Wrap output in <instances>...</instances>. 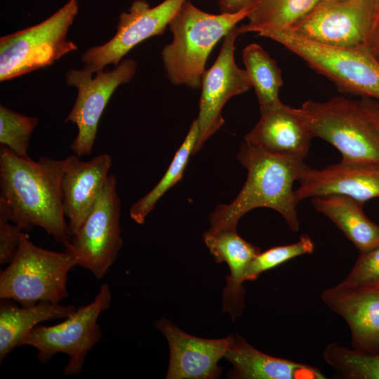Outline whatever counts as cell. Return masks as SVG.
<instances>
[{"mask_svg": "<svg viewBox=\"0 0 379 379\" xmlns=\"http://www.w3.org/2000/svg\"><path fill=\"white\" fill-rule=\"evenodd\" d=\"M321 299L347 324L353 349L379 352V285L354 286L341 281L324 290Z\"/></svg>", "mask_w": 379, "mask_h": 379, "instance_id": "15", "label": "cell"}, {"mask_svg": "<svg viewBox=\"0 0 379 379\" xmlns=\"http://www.w3.org/2000/svg\"><path fill=\"white\" fill-rule=\"evenodd\" d=\"M260 119L244 142L265 151L304 159L313 138L296 108L282 102L260 109Z\"/></svg>", "mask_w": 379, "mask_h": 379, "instance_id": "18", "label": "cell"}, {"mask_svg": "<svg viewBox=\"0 0 379 379\" xmlns=\"http://www.w3.org/2000/svg\"><path fill=\"white\" fill-rule=\"evenodd\" d=\"M379 18V0H321L290 32L340 48H367Z\"/></svg>", "mask_w": 379, "mask_h": 379, "instance_id": "10", "label": "cell"}, {"mask_svg": "<svg viewBox=\"0 0 379 379\" xmlns=\"http://www.w3.org/2000/svg\"><path fill=\"white\" fill-rule=\"evenodd\" d=\"M324 1H347V0H324Z\"/></svg>", "mask_w": 379, "mask_h": 379, "instance_id": "34", "label": "cell"}, {"mask_svg": "<svg viewBox=\"0 0 379 379\" xmlns=\"http://www.w3.org/2000/svg\"><path fill=\"white\" fill-rule=\"evenodd\" d=\"M4 300L0 304V362L10 352L20 346L24 338L40 323L65 319L77 308L60 302L41 301L30 305H21Z\"/></svg>", "mask_w": 379, "mask_h": 379, "instance_id": "21", "label": "cell"}, {"mask_svg": "<svg viewBox=\"0 0 379 379\" xmlns=\"http://www.w3.org/2000/svg\"><path fill=\"white\" fill-rule=\"evenodd\" d=\"M79 11L69 0L48 18L0 39V81H5L52 65L77 46L66 39Z\"/></svg>", "mask_w": 379, "mask_h": 379, "instance_id": "7", "label": "cell"}, {"mask_svg": "<svg viewBox=\"0 0 379 379\" xmlns=\"http://www.w3.org/2000/svg\"><path fill=\"white\" fill-rule=\"evenodd\" d=\"M39 123L36 117L18 113L1 105L0 144L17 156L29 159L28 149L34 129Z\"/></svg>", "mask_w": 379, "mask_h": 379, "instance_id": "27", "label": "cell"}, {"mask_svg": "<svg viewBox=\"0 0 379 379\" xmlns=\"http://www.w3.org/2000/svg\"><path fill=\"white\" fill-rule=\"evenodd\" d=\"M198 135V123L195 119L161 179L151 191L131 206L130 216L135 222L143 224L159 199L182 179L190 157L194 154Z\"/></svg>", "mask_w": 379, "mask_h": 379, "instance_id": "25", "label": "cell"}, {"mask_svg": "<svg viewBox=\"0 0 379 379\" xmlns=\"http://www.w3.org/2000/svg\"><path fill=\"white\" fill-rule=\"evenodd\" d=\"M295 190L298 201L309 197L342 194L361 203L379 197V164L340 161L323 168L308 166Z\"/></svg>", "mask_w": 379, "mask_h": 379, "instance_id": "16", "label": "cell"}, {"mask_svg": "<svg viewBox=\"0 0 379 379\" xmlns=\"http://www.w3.org/2000/svg\"><path fill=\"white\" fill-rule=\"evenodd\" d=\"M241 34L237 25L230 30L223 37L214 63L202 76L197 119L199 135L194 153L223 125L222 109L227 101L253 88L248 72L240 68L234 58L235 41Z\"/></svg>", "mask_w": 379, "mask_h": 379, "instance_id": "12", "label": "cell"}, {"mask_svg": "<svg viewBox=\"0 0 379 379\" xmlns=\"http://www.w3.org/2000/svg\"><path fill=\"white\" fill-rule=\"evenodd\" d=\"M360 101L364 110L379 131V101L368 98H362Z\"/></svg>", "mask_w": 379, "mask_h": 379, "instance_id": "32", "label": "cell"}, {"mask_svg": "<svg viewBox=\"0 0 379 379\" xmlns=\"http://www.w3.org/2000/svg\"><path fill=\"white\" fill-rule=\"evenodd\" d=\"M321 0H254L242 34L288 31L309 14Z\"/></svg>", "mask_w": 379, "mask_h": 379, "instance_id": "23", "label": "cell"}, {"mask_svg": "<svg viewBox=\"0 0 379 379\" xmlns=\"http://www.w3.org/2000/svg\"><path fill=\"white\" fill-rule=\"evenodd\" d=\"M254 0H217L220 13H234L250 8Z\"/></svg>", "mask_w": 379, "mask_h": 379, "instance_id": "31", "label": "cell"}, {"mask_svg": "<svg viewBox=\"0 0 379 379\" xmlns=\"http://www.w3.org/2000/svg\"><path fill=\"white\" fill-rule=\"evenodd\" d=\"M312 204L343 232L360 253L379 245V225L364 213V203L334 194L314 197Z\"/></svg>", "mask_w": 379, "mask_h": 379, "instance_id": "22", "label": "cell"}, {"mask_svg": "<svg viewBox=\"0 0 379 379\" xmlns=\"http://www.w3.org/2000/svg\"><path fill=\"white\" fill-rule=\"evenodd\" d=\"M22 230L9 221H0V264H9L15 255Z\"/></svg>", "mask_w": 379, "mask_h": 379, "instance_id": "30", "label": "cell"}, {"mask_svg": "<svg viewBox=\"0 0 379 379\" xmlns=\"http://www.w3.org/2000/svg\"><path fill=\"white\" fill-rule=\"evenodd\" d=\"M225 358L232 364L230 378L324 379L315 367L263 353L239 335L234 336Z\"/></svg>", "mask_w": 379, "mask_h": 379, "instance_id": "20", "label": "cell"}, {"mask_svg": "<svg viewBox=\"0 0 379 379\" xmlns=\"http://www.w3.org/2000/svg\"><path fill=\"white\" fill-rule=\"evenodd\" d=\"M312 138L334 146L342 161L379 164V131L360 100L343 96L307 100L296 108Z\"/></svg>", "mask_w": 379, "mask_h": 379, "instance_id": "4", "label": "cell"}, {"mask_svg": "<svg viewBox=\"0 0 379 379\" xmlns=\"http://www.w3.org/2000/svg\"><path fill=\"white\" fill-rule=\"evenodd\" d=\"M65 169V159L34 161L0 146V197L11 208V221L22 230L39 226L63 246L72 237L62 209Z\"/></svg>", "mask_w": 379, "mask_h": 379, "instance_id": "1", "label": "cell"}, {"mask_svg": "<svg viewBox=\"0 0 379 379\" xmlns=\"http://www.w3.org/2000/svg\"><path fill=\"white\" fill-rule=\"evenodd\" d=\"M314 244L307 235H301L298 242L284 246L272 247L260 252L251 262L245 273V281H253L259 275L284 262L304 254H310Z\"/></svg>", "mask_w": 379, "mask_h": 379, "instance_id": "28", "label": "cell"}, {"mask_svg": "<svg viewBox=\"0 0 379 379\" xmlns=\"http://www.w3.org/2000/svg\"><path fill=\"white\" fill-rule=\"evenodd\" d=\"M284 46L344 93L379 101V62L367 48H347L319 44L290 31L258 33Z\"/></svg>", "mask_w": 379, "mask_h": 379, "instance_id": "6", "label": "cell"}, {"mask_svg": "<svg viewBox=\"0 0 379 379\" xmlns=\"http://www.w3.org/2000/svg\"><path fill=\"white\" fill-rule=\"evenodd\" d=\"M187 1L164 0L154 7L145 0L134 1L127 11L120 14L115 35L107 43L91 47L82 55L84 69L96 73L109 64L117 65L136 45L162 34Z\"/></svg>", "mask_w": 379, "mask_h": 379, "instance_id": "13", "label": "cell"}, {"mask_svg": "<svg viewBox=\"0 0 379 379\" xmlns=\"http://www.w3.org/2000/svg\"><path fill=\"white\" fill-rule=\"evenodd\" d=\"M112 293L107 284H102L98 293L89 304L81 306L65 321L53 326L38 325L22 341L37 350V359L44 364L58 353L67 355L65 375H78L83 369L86 357L99 342L101 330L98 320L108 310Z\"/></svg>", "mask_w": 379, "mask_h": 379, "instance_id": "8", "label": "cell"}, {"mask_svg": "<svg viewBox=\"0 0 379 379\" xmlns=\"http://www.w3.org/2000/svg\"><path fill=\"white\" fill-rule=\"evenodd\" d=\"M367 48L379 62V18L368 41Z\"/></svg>", "mask_w": 379, "mask_h": 379, "instance_id": "33", "label": "cell"}, {"mask_svg": "<svg viewBox=\"0 0 379 379\" xmlns=\"http://www.w3.org/2000/svg\"><path fill=\"white\" fill-rule=\"evenodd\" d=\"M76 265L72 255L37 246L22 232L15 255L0 273V298L24 306L60 302L68 295L67 275Z\"/></svg>", "mask_w": 379, "mask_h": 379, "instance_id": "5", "label": "cell"}, {"mask_svg": "<svg viewBox=\"0 0 379 379\" xmlns=\"http://www.w3.org/2000/svg\"><path fill=\"white\" fill-rule=\"evenodd\" d=\"M323 357L341 378L379 379V352H362L331 343L325 347Z\"/></svg>", "mask_w": 379, "mask_h": 379, "instance_id": "26", "label": "cell"}, {"mask_svg": "<svg viewBox=\"0 0 379 379\" xmlns=\"http://www.w3.org/2000/svg\"><path fill=\"white\" fill-rule=\"evenodd\" d=\"M137 70V62L131 58L122 60L110 71L92 72L85 69L68 70L65 81L77 88L75 103L65 122L74 123L78 128L70 148L78 157L92 152L100 119L112 95L117 87L128 83Z\"/></svg>", "mask_w": 379, "mask_h": 379, "instance_id": "11", "label": "cell"}, {"mask_svg": "<svg viewBox=\"0 0 379 379\" xmlns=\"http://www.w3.org/2000/svg\"><path fill=\"white\" fill-rule=\"evenodd\" d=\"M65 161L61 182L62 209L72 236L83 225L102 192L110 175L112 161L111 155L106 153L88 161H81L76 154Z\"/></svg>", "mask_w": 379, "mask_h": 379, "instance_id": "17", "label": "cell"}, {"mask_svg": "<svg viewBox=\"0 0 379 379\" xmlns=\"http://www.w3.org/2000/svg\"><path fill=\"white\" fill-rule=\"evenodd\" d=\"M166 337L170 350L166 379H214L222 368L218 361L229 349L234 336L206 339L188 334L166 319L155 323Z\"/></svg>", "mask_w": 379, "mask_h": 379, "instance_id": "14", "label": "cell"}, {"mask_svg": "<svg viewBox=\"0 0 379 379\" xmlns=\"http://www.w3.org/2000/svg\"><path fill=\"white\" fill-rule=\"evenodd\" d=\"M204 241L218 263L225 262L230 269L222 291V310L234 321L244 307L245 273L252 260L260 252V247L242 239L236 230L206 232Z\"/></svg>", "mask_w": 379, "mask_h": 379, "instance_id": "19", "label": "cell"}, {"mask_svg": "<svg viewBox=\"0 0 379 379\" xmlns=\"http://www.w3.org/2000/svg\"><path fill=\"white\" fill-rule=\"evenodd\" d=\"M251 7L234 13L213 14L186 1L171 20L173 39L161 52L170 82L200 88L210 53L230 30L247 18Z\"/></svg>", "mask_w": 379, "mask_h": 379, "instance_id": "3", "label": "cell"}, {"mask_svg": "<svg viewBox=\"0 0 379 379\" xmlns=\"http://www.w3.org/2000/svg\"><path fill=\"white\" fill-rule=\"evenodd\" d=\"M242 60L252 81L260 109L279 104V93L283 84L281 71L269 53L253 43L242 51Z\"/></svg>", "mask_w": 379, "mask_h": 379, "instance_id": "24", "label": "cell"}, {"mask_svg": "<svg viewBox=\"0 0 379 379\" xmlns=\"http://www.w3.org/2000/svg\"><path fill=\"white\" fill-rule=\"evenodd\" d=\"M237 159L247 169L246 182L232 202L216 206L211 213L208 231L236 230L244 215L260 207L277 211L292 231H298L293 185L308 167L304 159L272 153L245 142Z\"/></svg>", "mask_w": 379, "mask_h": 379, "instance_id": "2", "label": "cell"}, {"mask_svg": "<svg viewBox=\"0 0 379 379\" xmlns=\"http://www.w3.org/2000/svg\"><path fill=\"white\" fill-rule=\"evenodd\" d=\"M343 283L354 286L379 285V245L360 253Z\"/></svg>", "mask_w": 379, "mask_h": 379, "instance_id": "29", "label": "cell"}, {"mask_svg": "<svg viewBox=\"0 0 379 379\" xmlns=\"http://www.w3.org/2000/svg\"><path fill=\"white\" fill-rule=\"evenodd\" d=\"M117 181L110 174L92 210L79 230L64 247L78 265L97 279L107 273L123 245L119 219L121 202Z\"/></svg>", "mask_w": 379, "mask_h": 379, "instance_id": "9", "label": "cell"}]
</instances>
